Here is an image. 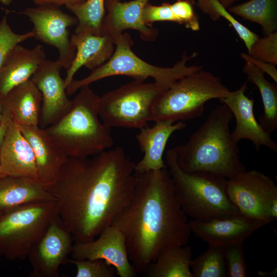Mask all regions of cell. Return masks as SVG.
<instances>
[{"mask_svg":"<svg viewBox=\"0 0 277 277\" xmlns=\"http://www.w3.org/2000/svg\"><path fill=\"white\" fill-rule=\"evenodd\" d=\"M135 164L119 147L88 157L67 158L46 188L76 242L95 239L129 204L135 189Z\"/></svg>","mask_w":277,"mask_h":277,"instance_id":"1","label":"cell"},{"mask_svg":"<svg viewBox=\"0 0 277 277\" xmlns=\"http://www.w3.org/2000/svg\"><path fill=\"white\" fill-rule=\"evenodd\" d=\"M135 174L133 197L111 225L123 233L137 272L145 273L163 252L187 245L191 231L167 168Z\"/></svg>","mask_w":277,"mask_h":277,"instance_id":"2","label":"cell"},{"mask_svg":"<svg viewBox=\"0 0 277 277\" xmlns=\"http://www.w3.org/2000/svg\"><path fill=\"white\" fill-rule=\"evenodd\" d=\"M232 117L226 105L214 108L185 144L172 149L180 167L187 172L207 173L226 179L246 170L229 130Z\"/></svg>","mask_w":277,"mask_h":277,"instance_id":"3","label":"cell"},{"mask_svg":"<svg viewBox=\"0 0 277 277\" xmlns=\"http://www.w3.org/2000/svg\"><path fill=\"white\" fill-rule=\"evenodd\" d=\"M66 111L44 128L67 157L86 158L114 144L110 128L99 119L100 97L89 85L82 87Z\"/></svg>","mask_w":277,"mask_h":277,"instance_id":"4","label":"cell"},{"mask_svg":"<svg viewBox=\"0 0 277 277\" xmlns=\"http://www.w3.org/2000/svg\"><path fill=\"white\" fill-rule=\"evenodd\" d=\"M165 161L175 195L187 216L207 222L242 216L227 194V179L207 173L184 171L178 165L172 149L166 152Z\"/></svg>","mask_w":277,"mask_h":277,"instance_id":"5","label":"cell"},{"mask_svg":"<svg viewBox=\"0 0 277 277\" xmlns=\"http://www.w3.org/2000/svg\"><path fill=\"white\" fill-rule=\"evenodd\" d=\"M115 49L111 57L101 66L81 80H73L67 88V94L72 95L82 87L104 78L116 75L131 77L144 82L149 77L166 90L176 81L202 69L200 66H188L187 62L197 56L193 52L188 56L184 52L180 61L171 67H161L149 64L137 56L132 50L133 41L128 33H122L114 40Z\"/></svg>","mask_w":277,"mask_h":277,"instance_id":"6","label":"cell"},{"mask_svg":"<svg viewBox=\"0 0 277 277\" xmlns=\"http://www.w3.org/2000/svg\"><path fill=\"white\" fill-rule=\"evenodd\" d=\"M229 90L220 78L202 69L176 81L155 102L153 121L173 123L201 116L205 104L225 97Z\"/></svg>","mask_w":277,"mask_h":277,"instance_id":"7","label":"cell"},{"mask_svg":"<svg viewBox=\"0 0 277 277\" xmlns=\"http://www.w3.org/2000/svg\"><path fill=\"white\" fill-rule=\"evenodd\" d=\"M57 214L55 200L38 201L0 213V256L26 258Z\"/></svg>","mask_w":277,"mask_h":277,"instance_id":"8","label":"cell"},{"mask_svg":"<svg viewBox=\"0 0 277 277\" xmlns=\"http://www.w3.org/2000/svg\"><path fill=\"white\" fill-rule=\"evenodd\" d=\"M164 90L155 82L134 80L100 97V117L110 128L148 126L153 121L154 104Z\"/></svg>","mask_w":277,"mask_h":277,"instance_id":"9","label":"cell"},{"mask_svg":"<svg viewBox=\"0 0 277 277\" xmlns=\"http://www.w3.org/2000/svg\"><path fill=\"white\" fill-rule=\"evenodd\" d=\"M18 13L27 16L32 23L33 37L57 48L59 55L56 61L62 68L67 70L76 53L68 28L77 25L76 18L63 12L60 7L50 5L28 7Z\"/></svg>","mask_w":277,"mask_h":277,"instance_id":"10","label":"cell"},{"mask_svg":"<svg viewBox=\"0 0 277 277\" xmlns=\"http://www.w3.org/2000/svg\"><path fill=\"white\" fill-rule=\"evenodd\" d=\"M227 191L242 216L268 224L265 208L277 196V186L270 177L259 171L245 170L227 179Z\"/></svg>","mask_w":277,"mask_h":277,"instance_id":"11","label":"cell"},{"mask_svg":"<svg viewBox=\"0 0 277 277\" xmlns=\"http://www.w3.org/2000/svg\"><path fill=\"white\" fill-rule=\"evenodd\" d=\"M73 240L57 214L27 256L32 268L29 276H58L60 266L67 263L71 254Z\"/></svg>","mask_w":277,"mask_h":277,"instance_id":"12","label":"cell"},{"mask_svg":"<svg viewBox=\"0 0 277 277\" xmlns=\"http://www.w3.org/2000/svg\"><path fill=\"white\" fill-rule=\"evenodd\" d=\"M91 241L75 242L71 253L73 260H102L113 266L120 277H135L137 271L131 263L125 236L110 225Z\"/></svg>","mask_w":277,"mask_h":277,"instance_id":"13","label":"cell"},{"mask_svg":"<svg viewBox=\"0 0 277 277\" xmlns=\"http://www.w3.org/2000/svg\"><path fill=\"white\" fill-rule=\"evenodd\" d=\"M62 66L57 62L45 60L31 77L42 96L39 124L45 128L55 122L68 109L71 100L68 96Z\"/></svg>","mask_w":277,"mask_h":277,"instance_id":"14","label":"cell"},{"mask_svg":"<svg viewBox=\"0 0 277 277\" xmlns=\"http://www.w3.org/2000/svg\"><path fill=\"white\" fill-rule=\"evenodd\" d=\"M247 89V82H245L240 88L229 91L225 97L220 100L229 108L236 120L235 127L231 132V137L236 144L243 139L250 141L258 151L264 146L276 152L277 144L255 117L254 101L245 94Z\"/></svg>","mask_w":277,"mask_h":277,"instance_id":"15","label":"cell"},{"mask_svg":"<svg viewBox=\"0 0 277 277\" xmlns=\"http://www.w3.org/2000/svg\"><path fill=\"white\" fill-rule=\"evenodd\" d=\"M37 180L32 149L18 125L11 119L4 138L0 158V176Z\"/></svg>","mask_w":277,"mask_h":277,"instance_id":"16","label":"cell"},{"mask_svg":"<svg viewBox=\"0 0 277 277\" xmlns=\"http://www.w3.org/2000/svg\"><path fill=\"white\" fill-rule=\"evenodd\" d=\"M191 232L208 244L225 246L243 243L257 230L267 225L261 221L242 216L210 221H189Z\"/></svg>","mask_w":277,"mask_h":277,"instance_id":"17","label":"cell"},{"mask_svg":"<svg viewBox=\"0 0 277 277\" xmlns=\"http://www.w3.org/2000/svg\"><path fill=\"white\" fill-rule=\"evenodd\" d=\"M149 0H133L123 3L118 0H105L107 14L103 24V34L115 37L127 29L135 30L146 41H154L158 34L157 29L145 25L142 14L143 8Z\"/></svg>","mask_w":277,"mask_h":277,"instance_id":"18","label":"cell"},{"mask_svg":"<svg viewBox=\"0 0 277 277\" xmlns=\"http://www.w3.org/2000/svg\"><path fill=\"white\" fill-rule=\"evenodd\" d=\"M151 127H144L136 135L140 149L144 153L143 158L135 164L134 173L161 170L167 168L163 154L167 142L173 132L184 129L186 123L182 121L173 123L159 121Z\"/></svg>","mask_w":277,"mask_h":277,"instance_id":"19","label":"cell"},{"mask_svg":"<svg viewBox=\"0 0 277 277\" xmlns=\"http://www.w3.org/2000/svg\"><path fill=\"white\" fill-rule=\"evenodd\" d=\"M30 144L35 157L38 181L47 187L56 180L67 157L39 126H19Z\"/></svg>","mask_w":277,"mask_h":277,"instance_id":"20","label":"cell"},{"mask_svg":"<svg viewBox=\"0 0 277 277\" xmlns=\"http://www.w3.org/2000/svg\"><path fill=\"white\" fill-rule=\"evenodd\" d=\"M71 44L76 49L75 57L66 70L64 78L65 87L70 85L77 71L83 66L92 70L106 62L114 52V41L109 35L90 33L73 34Z\"/></svg>","mask_w":277,"mask_h":277,"instance_id":"21","label":"cell"},{"mask_svg":"<svg viewBox=\"0 0 277 277\" xmlns=\"http://www.w3.org/2000/svg\"><path fill=\"white\" fill-rule=\"evenodd\" d=\"M45 60L46 54L41 45L31 49L19 45L15 46L0 69L1 98L14 87L30 80Z\"/></svg>","mask_w":277,"mask_h":277,"instance_id":"22","label":"cell"},{"mask_svg":"<svg viewBox=\"0 0 277 277\" xmlns=\"http://www.w3.org/2000/svg\"><path fill=\"white\" fill-rule=\"evenodd\" d=\"M1 101L18 125L39 126L42 96L31 79L12 88Z\"/></svg>","mask_w":277,"mask_h":277,"instance_id":"23","label":"cell"},{"mask_svg":"<svg viewBox=\"0 0 277 277\" xmlns=\"http://www.w3.org/2000/svg\"><path fill=\"white\" fill-rule=\"evenodd\" d=\"M44 200L55 199L38 181L0 176V213L26 204Z\"/></svg>","mask_w":277,"mask_h":277,"instance_id":"24","label":"cell"},{"mask_svg":"<svg viewBox=\"0 0 277 277\" xmlns=\"http://www.w3.org/2000/svg\"><path fill=\"white\" fill-rule=\"evenodd\" d=\"M243 72L248 80L259 89L264 106V112L259 118V124L268 134L277 128V86L268 81L264 72L250 63L246 62Z\"/></svg>","mask_w":277,"mask_h":277,"instance_id":"25","label":"cell"},{"mask_svg":"<svg viewBox=\"0 0 277 277\" xmlns=\"http://www.w3.org/2000/svg\"><path fill=\"white\" fill-rule=\"evenodd\" d=\"M192 256L191 248L187 245L170 248L160 255L145 273L149 277H193Z\"/></svg>","mask_w":277,"mask_h":277,"instance_id":"26","label":"cell"},{"mask_svg":"<svg viewBox=\"0 0 277 277\" xmlns=\"http://www.w3.org/2000/svg\"><path fill=\"white\" fill-rule=\"evenodd\" d=\"M229 12L259 24L264 36L277 30V0H249L228 8Z\"/></svg>","mask_w":277,"mask_h":277,"instance_id":"27","label":"cell"},{"mask_svg":"<svg viewBox=\"0 0 277 277\" xmlns=\"http://www.w3.org/2000/svg\"><path fill=\"white\" fill-rule=\"evenodd\" d=\"M105 2V0H86L81 4L65 6L77 21L74 33L103 35V24L106 15Z\"/></svg>","mask_w":277,"mask_h":277,"instance_id":"28","label":"cell"},{"mask_svg":"<svg viewBox=\"0 0 277 277\" xmlns=\"http://www.w3.org/2000/svg\"><path fill=\"white\" fill-rule=\"evenodd\" d=\"M190 270L193 277L226 276L223 246L208 244L203 254L192 260Z\"/></svg>","mask_w":277,"mask_h":277,"instance_id":"29","label":"cell"},{"mask_svg":"<svg viewBox=\"0 0 277 277\" xmlns=\"http://www.w3.org/2000/svg\"><path fill=\"white\" fill-rule=\"evenodd\" d=\"M197 6L213 21H217L221 17L226 19L233 28L240 38L244 43L249 52L260 36L243 25L218 0H197Z\"/></svg>","mask_w":277,"mask_h":277,"instance_id":"30","label":"cell"},{"mask_svg":"<svg viewBox=\"0 0 277 277\" xmlns=\"http://www.w3.org/2000/svg\"><path fill=\"white\" fill-rule=\"evenodd\" d=\"M223 247L226 276H246L247 267L243 243L229 244Z\"/></svg>","mask_w":277,"mask_h":277,"instance_id":"31","label":"cell"},{"mask_svg":"<svg viewBox=\"0 0 277 277\" xmlns=\"http://www.w3.org/2000/svg\"><path fill=\"white\" fill-rule=\"evenodd\" d=\"M76 268V277H114L115 268L102 260H68Z\"/></svg>","mask_w":277,"mask_h":277,"instance_id":"32","label":"cell"},{"mask_svg":"<svg viewBox=\"0 0 277 277\" xmlns=\"http://www.w3.org/2000/svg\"><path fill=\"white\" fill-rule=\"evenodd\" d=\"M33 36L31 31L24 34L14 32L7 22V16H4L0 22V69L12 49Z\"/></svg>","mask_w":277,"mask_h":277,"instance_id":"33","label":"cell"},{"mask_svg":"<svg viewBox=\"0 0 277 277\" xmlns=\"http://www.w3.org/2000/svg\"><path fill=\"white\" fill-rule=\"evenodd\" d=\"M248 54L251 57L277 65V31L259 38L251 47Z\"/></svg>","mask_w":277,"mask_h":277,"instance_id":"34","label":"cell"},{"mask_svg":"<svg viewBox=\"0 0 277 277\" xmlns=\"http://www.w3.org/2000/svg\"><path fill=\"white\" fill-rule=\"evenodd\" d=\"M194 0H177L170 4L171 10L178 24L192 31L200 29L199 18L194 9Z\"/></svg>","mask_w":277,"mask_h":277,"instance_id":"35","label":"cell"},{"mask_svg":"<svg viewBox=\"0 0 277 277\" xmlns=\"http://www.w3.org/2000/svg\"><path fill=\"white\" fill-rule=\"evenodd\" d=\"M142 18L144 23L149 27H152L154 22L159 21L178 23L177 18L171 10L170 4L167 3L155 6L148 2L143 8Z\"/></svg>","mask_w":277,"mask_h":277,"instance_id":"36","label":"cell"},{"mask_svg":"<svg viewBox=\"0 0 277 277\" xmlns=\"http://www.w3.org/2000/svg\"><path fill=\"white\" fill-rule=\"evenodd\" d=\"M241 56L246 62L251 63L263 72L267 73L275 83H277V70L275 65L254 58L246 53H242Z\"/></svg>","mask_w":277,"mask_h":277,"instance_id":"37","label":"cell"},{"mask_svg":"<svg viewBox=\"0 0 277 277\" xmlns=\"http://www.w3.org/2000/svg\"><path fill=\"white\" fill-rule=\"evenodd\" d=\"M86 0H33L37 6L50 5L60 7L63 5H75L82 3Z\"/></svg>","mask_w":277,"mask_h":277,"instance_id":"38","label":"cell"},{"mask_svg":"<svg viewBox=\"0 0 277 277\" xmlns=\"http://www.w3.org/2000/svg\"><path fill=\"white\" fill-rule=\"evenodd\" d=\"M3 117L0 125V158L5 134L12 117L9 112L3 106Z\"/></svg>","mask_w":277,"mask_h":277,"instance_id":"39","label":"cell"},{"mask_svg":"<svg viewBox=\"0 0 277 277\" xmlns=\"http://www.w3.org/2000/svg\"><path fill=\"white\" fill-rule=\"evenodd\" d=\"M219 2L226 8L231 6V5L238 0H218Z\"/></svg>","mask_w":277,"mask_h":277,"instance_id":"40","label":"cell"},{"mask_svg":"<svg viewBox=\"0 0 277 277\" xmlns=\"http://www.w3.org/2000/svg\"><path fill=\"white\" fill-rule=\"evenodd\" d=\"M275 272H276L275 270L271 271V272H264V271H259L258 272V275L262 276H271L272 275L275 274Z\"/></svg>","mask_w":277,"mask_h":277,"instance_id":"41","label":"cell"},{"mask_svg":"<svg viewBox=\"0 0 277 277\" xmlns=\"http://www.w3.org/2000/svg\"><path fill=\"white\" fill-rule=\"evenodd\" d=\"M3 117V105H2V103L1 101V98L0 97V125L2 123Z\"/></svg>","mask_w":277,"mask_h":277,"instance_id":"42","label":"cell"},{"mask_svg":"<svg viewBox=\"0 0 277 277\" xmlns=\"http://www.w3.org/2000/svg\"><path fill=\"white\" fill-rule=\"evenodd\" d=\"M12 0H0V4L8 5L12 2Z\"/></svg>","mask_w":277,"mask_h":277,"instance_id":"43","label":"cell"},{"mask_svg":"<svg viewBox=\"0 0 277 277\" xmlns=\"http://www.w3.org/2000/svg\"><path fill=\"white\" fill-rule=\"evenodd\" d=\"M118 1H121V0H118Z\"/></svg>","mask_w":277,"mask_h":277,"instance_id":"44","label":"cell"}]
</instances>
